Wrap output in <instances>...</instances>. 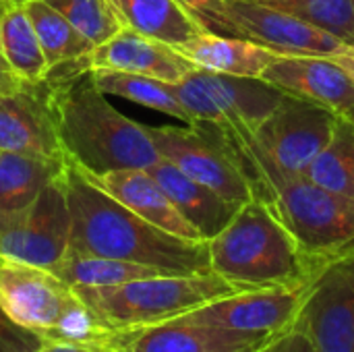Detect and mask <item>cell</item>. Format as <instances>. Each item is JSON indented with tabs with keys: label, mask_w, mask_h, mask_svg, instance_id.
<instances>
[{
	"label": "cell",
	"mask_w": 354,
	"mask_h": 352,
	"mask_svg": "<svg viewBox=\"0 0 354 352\" xmlns=\"http://www.w3.org/2000/svg\"><path fill=\"white\" fill-rule=\"evenodd\" d=\"M203 124L245 170L255 197L276 210L309 255L332 261L354 253V199L284 170L247 127Z\"/></svg>",
	"instance_id": "cell-1"
},
{
	"label": "cell",
	"mask_w": 354,
	"mask_h": 352,
	"mask_svg": "<svg viewBox=\"0 0 354 352\" xmlns=\"http://www.w3.org/2000/svg\"><path fill=\"white\" fill-rule=\"evenodd\" d=\"M64 185L71 207V251L133 261L166 274H203L209 268L207 241L162 230L93 185L66 160Z\"/></svg>",
	"instance_id": "cell-2"
},
{
	"label": "cell",
	"mask_w": 354,
	"mask_h": 352,
	"mask_svg": "<svg viewBox=\"0 0 354 352\" xmlns=\"http://www.w3.org/2000/svg\"><path fill=\"white\" fill-rule=\"evenodd\" d=\"M68 162L85 174L151 168L162 160L149 131L118 112L91 71L41 81Z\"/></svg>",
	"instance_id": "cell-3"
},
{
	"label": "cell",
	"mask_w": 354,
	"mask_h": 352,
	"mask_svg": "<svg viewBox=\"0 0 354 352\" xmlns=\"http://www.w3.org/2000/svg\"><path fill=\"white\" fill-rule=\"evenodd\" d=\"M207 249L212 272L241 290L301 288L330 263L309 255L276 210L257 197L239 207Z\"/></svg>",
	"instance_id": "cell-4"
},
{
	"label": "cell",
	"mask_w": 354,
	"mask_h": 352,
	"mask_svg": "<svg viewBox=\"0 0 354 352\" xmlns=\"http://www.w3.org/2000/svg\"><path fill=\"white\" fill-rule=\"evenodd\" d=\"M0 305L48 342H73L116 352L124 332L110 330L79 293L54 272L0 259Z\"/></svg>",
	"instance_id": "cell-5"
},
{
	"label": "cell",
	"mask_w": 354,
	"mask_h": 352,
	"mask_svg": "<svg viewBox=\"0 0 354 352\" xmlns=\"http://www.w3.org/2000/svg\"><path fill=\"white\" fill-rule=\"evenodd\" d=\"M75 290L114 332L143 330L243 293L216 272L164 274L116 286H77Z\"/></svg>",
	"instance_id": "cell-6"
},
{
	"label": "cell",
	"mask_w": 354,
	"mask_h": 352,
	"mask_svg": "<svg viewBox=\"0 0 354 352\" xmlns=\"http://www.w3.org/2000/svg\"><path fill=\"white\" fill-rule=\"evenodd\" d=\"M195 122L247 127L257 131L286 95L257 77H236L193 68L172 85Z\"/></svg>",
	"instance_id": "cell-7"
},
{
	"label": "cell",
	"mask_w": 354,
	"mask_h": 352,
	"mask_svg": "<svg viewBox=\"0 0 354 352\" xmlns=\"http://www.w3.org/2000/svg\"><path fill=\"white\" fill-rule=\"evenodd\" d=\"M71 228L73 220L62 172L27 207L0 214V259L52 272L71 247Z\"/></svg>",
	"instance_id": "cell-8"
},
{
	"label": "cell",
	"mask_w": 354,
	"mask_h": 352,
	"mask_svg": "<svg viewBox=\"0 0 354 352\" xmlns=\"http://www.w3.org/2000/svg\"><path fill=\"white\" fill-rule=\"evenodd\" d=\"M160 156L178 166L187 176L214 189L218 195L247 203L255 199L253 185L222 141L203 124L147 127Z\"/></svg>",
	"instance_id": "cell-9"
},
{
	"label": "cell",
	"mask_w": 354,
	"mask_h": 352,
	"mask_svg": "<svg viewBox=\"0 0 354 352\" xmlns=\"http://www.w3.org/2000/svg\"><path fill=\"white\" fill-rule=\"evenodd\" d=\"M292 328L315 352H354V253L332 259L311 280Z\"/></svg>",
	"instance_id": "cell-10"
},
{
	"label": "cell",
	"mask_w": 354,
	"mask_h": 352,
	"mask_svg": "<svg viewBox=\"0 0 354 352\" xmlns=\"http://www.w3.org/2000/svg\"><path fill=\"white\" fill-rule=\"evenodd\" d=\"M338 118L324 106L284 95L255 135L284 170L305 174L309 164L330 143Z\"/></svg>",
	"instance_id": "cell-11"
},
{
	"label": "cell",
	"mask_w": 354,
	"mask_h": 352,
	"mask_svg": "<svg viewBox=\"0 0 354 352\" xmlns=\"http://www.w3.org/2000/svg\"><path fill=\"white\" fill-rule=\"evenodd\" d=\"M226 19L232 35L247 37L278 54L336 56L346 48L328 31L261 0H230Z\"/></svg>",
	"instance_id": "cell-12"
},
{
	"label": "cell",
	"mask_w": 354,
	"mask_h": 352,
	"mask_svg": "<svg viewBox=\"0 0 354 352\" xmlns=\"http://www.w3.org/2000/svg\"><path fill=\"white\" fill-rule=\"evenodd\" d=\"M276 338L222 328L189 311L143 330L124 332L116 352H261Z\"/></svg>",
	"instance_id": "cell-13"
},
{
	"label": "cell",
	"mask_w": 354,
	"mask_h": 352,
	"mask_svg": "<svg viewBox=\"0 0 354 352\" xmlns=\"http://www.w3.org/2000/svg\"><path fill=\"white\" fill-rule=\"evenodd\" d=\"M307 286L243 290L201 305L193 309L191 315L230 330L280 336L295 326L307 295Z\"/></svg>",
	"instance_id": "cell-14"
},
{
	"label": "cell",
	"mask_w": 354,
	"mask_h": 352,
	"mask_svg": "<svg viewBox=\"0 0 354 352\" xmlns=\"http://www.w3.org/2000/svg\"><path fill=\"white\" fill-rule=\"evenodd\" d=\"M263 81L286 95H295L346 116L354 110V83L334 56L278 54L263 71Z\"/></svg>",
	"instance_id": "cell-15"
},
{
	"label": "cell",
	"mask_w": 354,
	"mask_h": 352,
	"mask_svg": "<svg viewBox=\"0 0 354 352\" xmlns=\"http://www.w3.org/2000/svg\"><path fill=\"white\" fill-rule=\"evenodd\" d=\"M0 151L66 160L41 81L0 95Z\"/></svg>",
	"instance_id": "cell-16"
},
{
	"label": "cell",
	"mask_w": 354,
	"mask_h": 352,
	"mask_svg": "<svg viewBox=\"0 0 354 352\" xmlns=\"http://www.w3.org/2000/svg\"><path fill=\"white\" fill-rule=\"evenodd\" d=\"M91 71H122L153 77L166 83H178L195 64L174 46L122 27L110 39L97 44L89 56Z\"/></svg>",
	"instance_id": "cell-17"
},
{
	"label": "cell",
	"mask_w": 354,
	"mask_h": 352,
	"mask_svg": "<svg viewBox=\"0 0 354 352\" xmlns=\"http://www.w3.org/2000/svg\"><path fill=\"white\" fill-rule=\"evenodd\" d=\"M85 176L102 191L112 195L116 201L127 205L131 212L160 226L162 230L183 239L203 241L201 234L189 224V220L176 210V205L166 195L162 185L147 170L129 168V170H112L104 174H85Z\"/></svg>",
	"instance_id": "cell-18"
},
{
	"label": "cell",
	"mask_w": 354,
	"mask_h": 352,
	"mask_svg": "<svg viewBox=\"0 0 354 352\" xmlns=\"http://www.w3.org/2000/svg\"><path fill=\"white\" fill-rule=\"evenodd\" d=\"M147 172L162 185L176 210L189 220V224L201 234L203 241H209L218 232H222L243 205L218 195L214 189L187 176L178 166L164 158L147 168Z\"/></svg>",
	"instance_id": "cell-19"
},
{
	"label": "cell",
	"mask_w": 354,
	"mask_h": 352,
	"mask_svg": "<svg viewBox=\"0 0 354 352\" xmlns=\"http://www.w3.org/2000/svg\"><path fill=\"white\" fill-rule=\"evenodd\" d=\"M185 54L197 68H205L222 75L236 77H257L276 60L278 52L255 44L239 35H222L205 29L195 39L176 48Z\"/></svg>",
	"instance_id": "cell-20"
},
{
	"label": "cell",
	"mask_w": 354,
	"mask_h": 352,
	"mask_svg": "<svg viewBox=\"0 0 354 352\" xmlns=\"http://www.w3.org/2000/svg\"><path fill=\"white\" fill-rule=\"evenodd\" d=\"M25 10L39 37L48 71H91L89 56L95 44L83 35L62 12L44 0H29Z\"/></svg>",
	"instance_id": "cell-21"
},
{
	"label": "cell",
	"mask_w": 354,
	"mask_h": 352,
	"mask_svg": "<svg viewBox=\"0 0 354 352\" xmlns=\"http://www.w3.org/2000/svg\"><path fill=\"white\" fill-rule=\"evenodd\" d=\"M116 8L127 27L174 48L207 29L178 0H116Z\"/></svg>",
	"instance_id": "cell-22"
},
{
	"label": "cell",
	"mask_w": 354,
	"mask_h": 352,
	"mask_svg": "<svg viewBox=\"0 0 354 352\" xmlns=\"http://www.w3.org/2000/svg\"><path fill=\"white\" fill-rule=\"evenodd\" d=\"M66 160L0 151V214L27 207L64 172Z\"/></svg>",
	"instance_id": "cell-23"
},
{
	"label": "cell",
	"mask_w": 354,
	"mask_h": 352,
	"mask_svg": "<svg viewBox=\"0 0 354 352\" xmlns=\"http://www.w3.org/2000/svg\"><path fill=\"white\" fill-rule=\"evenodd\" d=\"M2 50L10 68L25 83H39L48 73V62L35 33V27L25 10V4H8L0 25Z\"/></svg>",
	"instance_id": "cell-24"
},
{
	"label": "cell",
	"mask_w": 354,
	"mask_h": 352,
	"mask_svg": "<svg viewBox=\"0 0 354 352\" xmlns=\"http://www.w3.org/2000/svg\"><path fill=\"white\" fill-rule=\"evenodd\" d=\"M95 85L106 95H118L124 100H131L135 104H141L145 108L164 112L172 118H178L187 124H193V118L180 104L178 95L174 93L172 83L135 75V73H122V71H91Z\"/></svg>",
	"instance_id": "cell-25"
},
{
	"label": "cell",
	"mask_w": 354,
	"mask_h": 352,
	"mask_svg": "<svg viewBox=\"0 0 354 352\" xmlns=\"http://www.w3.org/2000/svg\"><path fill=\"white\" fill-rule=\"evenodd\" d=\"M52 272L75 288L77 286H116V284L166 274L158 268L122 261V259L85 255V253H77L71 249Z\"/></svg>",
	"instance_id": "cell-26"
},
{
	"label": "cell",
	"mask_w": 354,
	"mask_h": 352,
	"mask_svg": "<svg viewBox=\"0 0 354 352\" xmlns=\"http://www.w3.org/2000/svg\"><path fill=\"white\" fill-rule=\"evenodd\" d=\"M315 185L354 199V124L340 116L330 143L309 164L305 174Z\"/></svg>",
	"instance_id": "cell-27"
},
{
	"label": "cell",
	"mask_w": 354,
	"mask_h": 352,
	"mask_svg": "<svg viewBox=\"0 0 354 352\" xmlns=\"http://www.w3.org/2000/svg\"><path fill=\"white\" fill-rule=\"evenodd\" d=\"M292 12L309 25L328 31L342 44H354V0H261Z\"/></svg>",
	"instance_id": "cell-28"
},
{
	"label": "cell",
	"mask_w": 354,
	"mask_h": 352,
	"mask_svg": "<svg viewBox=\"0 0 354 352\" xmlns=\"http://www.w3.org/2000/svg\"><path fill=\"white\" fill-rule=\"evenodd\" d=\"M62 12L95 46L110 39L124 25L120 12L108 0H44Z\"/></svg>",
	"instance_id": "cell-29"
},
{
	"label": "cell",
	"mask_w": 354,
	"mask_h": 352,
	"mask_svg": "<svg viewBox=\"0 0 354 352\" xmlns=\"http://www.w3.org/2000/svg\"><path fill=\"white\" fill-rule=\"evenodd\" d=\"M46 338L17 324L0 305V352H39Z\"/></svg>",
	"instance_id": "cell-30"
},
{
	"label": "cell",
	"mask_w": 354,
	"mask_h": 352,
	"mask_svg": "<svg viewBox=\"0 0 354 352\" xmlns=\"http://www.w3.org/2000/svg\"><path fill=\"white\" fill-rule=\"evenodd\" d=\"M185 4L209 31L232 35L228 19H226V6L230 0H178Z\"/></svg>",
	"instance_id": "cell-31"
},
{
	"label": "cell",
	"mask_w": 354,
	"mask_h": 352,
	"mask_svg": "<svg viewBox=\"0 0 354 352\" xmlns=\"http://www.w3.org/2000/svg\"><path fill=\"white\" fill-rule=\"evenodd\" d=\"M261 352H315V349L303 332L290 328L288 332L278 336L266 351Z\"/></svg>",
	"instance_id": "cell-32"
},
{
	"label": "cell",
	"mask_w": 354,
	"mask_h": 352,
	"mask_svg": "<svg viewBox=\"0 0 354 352\" xmlns=\"http://www.w3.org/2000/svg\"><path fill=\"white\" fill-rule=\"evenodd\" d=\"M8 4L4 0H0V25H2V15H4V8ZM27 83L10 68L6 56H4V50H2V37H0V95H6V93H15L19 89H23Z\"/></svg>",
	"instance_id": "cell-33"
},
{
	"label": "cell",
	"mask_w": 354,
	"mask_h": 352,
	"mask_svg": "<svg viewBox=\"0 0 354 352\" xmlns=\"http://www.w3.org/2000/svg\"><path fill=\"white\" fill-rule=\"evenodd\" d=\"M39 352H110L104 349H93V346H83V344H73V342H46V346Z\"/></svg>",
	"instance_id": "cell-34"
},
{
	"label": "cell",
	"mask_w": 354,
	"mask_h": 352,
	"mask_svg": "<svg viewBox=\"0 0 354 352\" xmlns=\"http://www.w3.org/2000/svg\"><path fill=\"white\" fill-rule=\"evenodd\" d=\"M334 60L348 73V77L353 79L354 83V44L353 46H346L340 54H336Z\"/></svg>",
	"instance_id": "cell-35"
},
{
	"label": "cell",
	"mask_w": 354,
	"mask_h": 352,
	"mask_svg": "<svg viewBox=\"0 0 354 352\" xmlns=\"http://www.w3.org/2000/svg\"><path fill=\"white\" fill-rule=\"evenodd\" d=\"M4 2H6V4H21V6H23V4H27L29 0H4Z\"/></svg>",
	"instance_id": "cell-36"
},
{
	"label": "cell",
	"mask_w": 354,
	"mask_h": 352,
	"mask_svg": "<svg viewBox=\"0 0 354 352\" xmlns=\"http://www.w3.org/2000/svg\"><path fill=\"white\" fill-rule=\"evenodd\" d=\"M346 118H351V122H353V124H354V110H353V112H351V114H346Z\"/></svg>",
	"instance_id": "cell-37"
},
{
	"label": "cell",
	"mask_w": 354,
	"mask_h": 352,
	"mask_svg": "<svg viewBox=\"0 0 354 352\" xmlns=\"http://www.w3.org/2000/svg\"><path fill=\"white\" fill-rule=\"evenodd\" d=\"M108 2H110V4H112L114 8H116V0H108ZM116 10H118V8H116Z\"/></svg>",
	"instance_id": "cell-38"
},
{
	"label": "cell",
	"mask_w": 354,
	"mask_h": 352,
	"mask_svg": "<svg viewBox=\"0 0 354 352\" xmlns=\"http://www.w3.org/2000/svg\"><path fill=\"white\" fill-rule=\"evenodd\" d=\"M263 351H266V349H263Z\"/></svg>",
	"instance_id": "cell-39"
}]
</instances>
